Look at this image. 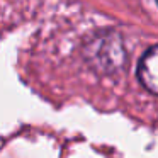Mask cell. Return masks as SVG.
<instances>
[{
	"label": "cell",
	"mask_w": 158,
	"mask_h": 158,
	"mask_svg": "<svg viewBox=\"0 0 158 158\" xmlns=\"http://www.w3.org/2000/svg\"><path fill=\"white\" fill-rule=\"evenodd\" d=\"M87 58L94 66L102 72L116 70L123 60V49H121L119 39H110L107 34L92 39L87 48Z\"/></svg>",
	"instance_id": "1"
},
{
	"label": "cell",
	"mask_w": 158,
	"mask_h": 158,
	"mask_svg": "<svg viewBox=\"0 0 158 158\" xmlns=\"http://www.w3.org/2000/svg\"><path fill=\"white\" fill-rule=\"evenodd\" d=\"M136 73L141 85L153 95H158V44L151 46L143 53L138 61Z\"/></svg>",
	"instance_id": "2"
},
{
	"label": "cell",
	"mask_w": 158,
	"mask_h": 158,
	"mask_svg": "<svg viewBox=\"0 0 158 158\" xmlns=\"http://www.w3.org/2000/svg\"><path fill=\"white\" fill-rule=\"evenodd\" d=\"M156 4H158V0H156Z\"/></svg>",
	"instance_id": "3"
}]
</instances>
